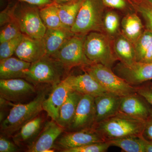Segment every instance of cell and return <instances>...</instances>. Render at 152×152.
Here are the masks:
<instances>
[{
  "label": "cell",
  "mask_w": 152,
  "mask_h": 152,
  "mask_svg": "<svg viewBox=\"0 0 152 152\" xmlns=\"http://www.w3.org/2000/svg\"><path fill=\"white\" fill-rule=\"evenodd\" d=\"M145 122L119 112L94 129L105 141L143 134Z\"/></svg>",
  "instance_id": "6da1fadb"
},
{
  "label": "cell",
  "mask_w": 152,
  "mask_h": 152,
  "mask_svg": "<svg viewBox=\"0 0 152 152\" xmlns=\"http://www.w3.org/2000/svg\"><path fill=\"white\" fill-rule=\"evenodd\" d=\"M46 99L45 92L41 91L33 101L26 104H13L8 115L1 124V131L7 135H12L28 122L37 116L43 110Z\"/></svg>",
  "instance_id": "7a4b0ae2"
},
{
  "label": "cell",
  "mask_w": 152,
  "mask_h": 152,
  "mask_svg": "<svg viewBox=\"0 0 152 152\" xmlns=\"http://www.w3.org/2000/svg\"><path fill=\"white\" fill-rule=\"evenodd\" d=\"M104 6L102 0H83L72 32L82 36L93 31L103 33Z\"/></svg>",
  "instance_id": "3957f363"
},
{
  "label": "cell",
  "mask_w": 152,
  "mask_h": 152,
  "mask_svg": "<svg viewBox=\"0 0 152 152\" xmlns=\"http://www.w3.org/2000/svg\"><path fill=\"white\" fill-rule=\"evenodd\" d=\"M111 39L104 33L99 32H91L87 34L84 42L87 58L92 63L101 64L112 69L118 59Z\"/></svg>",
  "instance_id": "277c9868"
},
{
  "label": "cell",
  "mask_w": 152,
  "mask_h": 152,
  "mask_svg": "<svg viewBox=\"0 0 152 152\" xmlns=\"http://www.w3.org/2000/svg\"><path fill=\"white\" fill-rule=\"evenodd\" d=\"M39 10L37 6L16 1L13 15L23 34L41 39L43 38L47 28L41 19Z\"/></svg>",
  "instance_id": "5b68a950"
},
{
  "label": "cell",
  "mask_w": 152,
  "mask_h": 152,
  "mask_svg": "<svg viewBox=\"0 0 152 152\" xmlns=\"http://www.w3.org/2000/svg\"><path fill=\"white\" fill-rule=\"evenodd\" d=\"M69 72L58 60L46 55L31 63L26 73V78L38 83H50L54 86L61 81Z\"/></svg>",
  "instance_id": "8992f818"
},
{
  "label": "cell",
  "mask_w": 152,
  "mask_h": 152,
  "mask_svg": "<svg viewBox=\"0 0 152 152\" xmlns=\"http://www.w3.org/2000/svg\"><path fill=\"white\" fill-rule=\"evenodd\" d=\"M84 68L108 92L121 97L137 92V87L129 84L112 69L101 64L93 63Z\"/></svg>",
  "instance_id": "52a82bcc"
},
{
  "label": "cell",
  "mask_w": 152,
  "mask_h": 152,
  "mask_svg": "<svg viewBox=\"0 0 152 152\" xmlns=\"http://www.w3.org/2000/svg\"><path fill=\"white\" fill-rule=\"evenodd\" d=\"M86 36L75 35L52 57L59 61L69 71L75 67L84 68L91 64L93 63L87 58L84 50Z\"/></svg>",
  "instance_id": "ba28073f"
},
{
  "label": "cell",
  "mask_w": 152,
  "mask_h": 152,
  "mask_svg": "<svg viewBox=\"0 0 152 152\" xmlns=\"http://www.w3.org/2000/svg\"><path fill=\"white\" fill-rule=\"evenodd\" d=\"M95 97L88 95L82 96L75 115L66 129L69 132L92 129L95 124Z\"/></svg>",
  "instance_id": "9c48e42d"
},
{
  "label": "cell",
  "mask_w": 152,
  "mask_h": 152,
  "mask_svg": "<svg viewBox=\"0 0 152 152\" xmlns=\"http://www.w3.org/2000/svg\"><path fill=\"white\" fill-rule=\"evenodd\" d=\"M114 72L129 84L137 87L152 80V63L135 62L126 65L120 62L114 68Z\"/></svg>",
  "instance_id": "30bf717a"
},
{
  "label": "cell",
  "mask_w": 152,
  "mask_h": 152,
  "mask_svg": "<svg viewBox=\"0 0 152 152\" xmlns=\"http://www.w3.org/2000/svg\"><path fill=\"white\" fill-rule=\"evenodd\" d=\"M106 142L94 128L67 133L58 139L56 144L64 152L89 144Z\"/></svg>",
  "instance_id": "8fae6325"
},
{
  "label": "cell",
  "mask_w": 152,
  "mask_h": 152,
  "mask_svg": "<svg viewBox=\"0 0 152 152\" xmlns=\"http://www.w3.org/2000/svg\"><path fill=\"white\" fill-rule=\"evenodd\" d=\"M145 122L152 114V106L137 92L122 97L119 111Z\"/></svg>",
  "instance_id": "7c38bea8"
},
{
  "label": "cell",
  "mask_w": 152,
  "mask_h": 152,
  "mask_svg": "<svg viewBox=\"0 0 152 152\" xmlns=\"http://www.w3.org/2000/svg\"><path fill=\"white\" fill-rule=\"evenodd\" d=\"M72 91L66 77L57 84L46 98L42 104L43 110L46 112L48 116L56 122L59 117L60 109L64 103L68 95Z\"/></svg>",
  "instance_id": "4fadbf2b"
},
{
  "label": "cell",
  "mask_w": 152,
  "mask_h": 152,
  "mask_svg": "<svg viewBox=\"0 0 152 152\" xmlns=\"http://www.w3.org/2000/svg\"><path fill=\"white\" fill-rule=\"evenodd\" d=\"M35 89L32 85L22 78L0 80L1 98L17 102L32 94Z\"/></svg>",
  "instance_id": "5bb4252c"
},
{
  "label": "cell",
  "mask_w": 152,
  "mask_h": 152,
  "mask_svg": "<svg viewBox=\"0 0 152 152\" xmlns=\"http://www.w3.org/2000/svg\"><path fill=\"white\" fill-rule=\"evenodd\" d=\"M64 129L53 120L48 122L38 137L30 144L27 152H45L53 149L55 141Z\"/></svg>",
  "instance_id": "9a60e30c"
},
{
  "label": "cell",
  "mask_w": 152,
  "mask_h": 152,
  "mask_svg": "<svg viewBox=\"0 0 152 152\" xmlns=\"http://www.w3.org/2000/svg\"><path fill=\"white\" fill-rule=\"evenodd\" d=\"M121 99V97L108 92L95 97V125L118 113Z\"/></svg>",
  "instance_id": "2e32d148"
},
{
  "label": "cell",
  "mask_w": 152,
  "mask_h": 152,
  "mask_svg": "<svg viewBox=\"0 0 152 152\" xmlns=\"http://www.w3.org/2000/svg\"><path fill=\"white\" fill-rule=\"evenodd\" d=\"M66 78L72 91L82 95H90L96 97L107 92L86 71H85L84 73L78 75H69Z\"/></svg>",
  "instance_id": "e0dca14e"
},
{
  "label": "cell",
  "mask_w": 152,
  "mask_h": 152,
  "mask_svg": "<svg viewBox=\"0 0 152 152\" xmlns=\"http://www.w3.org/2000/svg\"><path fill=\"white\" fill-rule=\"evenodd\" d=\"M15 55L19 58L30 63L40 59L46 55L43 38L32 39L24 35Z\"/></svg>",
  "instance_id": "ac0fdd59"
},
{
  "label": "cell",
  "mask_w": 152,
  "mask_h": 152,
  "mask_svg": "<svg viewBox=\"0 0 152 152\" xmlns=\"http://www.w3.org/2000/svg\"><path fill=\"white\" fill-rule=\"evenodd\" d=\"M31 63L18 57H11L0 61V78L3 80L26 78Z\"/></svg>",
  "instance_id": "d6986e66"
},
{
  "label": "cell",
  "mask_w": 152,
  "mask_h": 152,
  "mask_svg": "<svg viewBox=\"0 0 152 152\" xmlns=\"http://www.w3.org/2000/svg\"><path fill=\"white\" fill-rule=\"evenodd\" d=\"M75 35L71 30L65 28H47L43 37L46 55L53 56L62 46Z\"/></svg>",
  "instance_id": "ffe728a7"
},
{
  "label": "cell",
  "mask_w": 152,
  "mask_h": 152,
  "mask_svg": "<svg viewBox=\"0 0 152 152\" xmlns=\"http://www.w3.org/2000/svg\"><path fill=\"white\" fill-rule=\"evenodd\" d=\"M113 47L115 54L121 62L131 65L136 62V54L134 45L122 33L114 38Z\"/></svg>",
  "instance_id": "44dd1931"
},
{
  "label": "cell",
  "mask_w": 152,
  "mask_h": 152,
  "mask_svg": "<svg viewBox=\"0 0 152 152\" xmlns=\"http://www.w3.org/2000/svg\"><path fill=\"white\" fill-rule=\"evenodd\" d=\"M83 95L75 91H72L61 107L59 117L56 122L64 129H67L72 122Z\"/></svg>",
  "instance_id": "7402d4cb"
},
{
  "label": "cell",
  "mask_w": 152,
  "mask_h": 152,
  "mask_svg": "<svg viewBox=\"0 0 152 152\" xmlns=\"http://www.w3.org/2000/svg\"><path fill=\"white\" fill-rule=\"evenodd\" d=\"M42 118L37 116L24 125L13 137L15 144L20 145L32 142V140L38 136L42 129Z\"/></svg>",
  "instance_id": "603a6c76"
},
{
  "label": "cell",
  "mask_w": 152,
  "mask_h": 152,
  "mask_svg": "<svg viewBox=\"0 0 152 152\" xmlns=\"http://www.w3.org/2000/svg\"><path fill=\"white\" fill-rule=\"evenodd\" d=\"M136 54V62L152 63V31H144L140 38L134 44Z\"/></svg>",
  "instance_id": "cb8c5ba5"
},
{
  "label": "cell",
  "mask_w": 152,
  "mask_h": 152,
  "mask_svg": "<svg viewBox=\"0 0 152 152\" xmlns=\"http://www.w3.org/2000/svg\"><path fill=\"white\" fill-rule=\"evenodd\" d=\"M122 34L133 44L144 32L143 26L140 17L136 14H128L121 22Z\"/></svg>",
  "instance_id": "d4e9b609"
},
{
  "label": "cell",
  "mask_w": 152,
  "mask_h": 152,
  "mask_svg": "<svg viewBox=\"0 0 152 152\" xmlns=\"http://www.w3.org/2000/svg\"><path fill=\"white\" fill-rule=\"evenodd\" d=\"M39 13L41 19L47 28H67L62 23L59 15L58 5L56 3L53 2L40 8Z\"/></svg>",
  "instance_id": "484cf974"
},
{
  "label": "cell",
  "mask_w": 152,
  "mask_h": 152,
  "mask_svg": "<svg viewBox=\"0 0 152 152\" xmlns=\"http://www.w3.org/2000/svg\"><path fill=\"white\" fill-rule=\"evenodd\" d=\"M83 1L77 0L66 4H58L60 18L67 28L71 30L73 26Z\"/></svg>",
  "instance_id": "4316f807"
},
{
  "label": "cell",
  "mask_w": 152,
  "mask_h": 152,
  "mask_svg": "<svg viewBox=\"0 0 152 152\" xmlns=\"http://www.w3.org/2000/svg\"><path fill=\"white\" fill-rule=\"evenodd\" d=\"M109 142L111 146L118 147L124 152H145L143 135L115 139Z\"/></svg>",
  "instance_id": "83f0119b"
},
{
  "label": "cell",
  "mask_w": 152,
  "mask_h": 152,
  "mask_svg": "<svg viewBox=\"0 0 152 152\" xmlns=\"http://www.w3.org/2000/svg\"><path fill=\"white\" fill-rule=\"evenodd\" d=\"M120 18L118 14L114 11L107 12L104 15L103 30L104 34L114 39L119 34Z\"/></svg>",
  "instance_id": "f1b7e54d"
},
{
  "label": "cell",
  "mask_w": 152,
  "mask_h": 152,
  "mask_svg": "<svg viewBox=\"0 0 152 152\" xmlns=\"http://www.w3.org/2000/svg\"><path fill=\"white\" fill-rule=\"evenodd\" d=\"M24 34H21L18 37L5 41L0 45V61L12 57L21 42Z\"/></svg>",
  "instance_id": "f546056e"
},
{
  "label": "cell",
  "mask_w": 152,
  "mask_h": 152,
  "mask_svg": "<svg viewBox=\"0 0 152 152\" xmlns=\"http://www.w3.org/2000/svg\"><path fill=\"white\" fill-rule=\"evenodd\" d=\"M0 32V43L9 40L23 34L18 22L14 20L1 27Z\"/></svg>",
  "instance_id": "4dcf8cb0"
},
{
  "label": "cell",
  "mask_w": 152,
  "mask_h": 152,
  "mask_svg": "<svg viewBox=\"0 0 152 152\" xmlns=\"http://www.w3.org/2000/svg\"><path fill=\"white\" fill-rule=\"evenodd\" d=\"M111 146L109 141L95 143L83 146L73 148L64 151V152H105Z\"/></svg>",
  "instance_id": "1f68e13d"
},
{
  "label": "cell",
  "mask_w": 152,
  "mask_h": 152,
  "mask_svg": "<svg viewBox=\"0 0 152 152\" xmlns=\"http://www.w3.org/2000/svg\"><path fill=\"white\" fill-rule=\"evenodd\" d=\"M151 5H140L137 7V10L145 19L148 29L152 31V4Z\"/></svg>",
  "instance_id": "d6a6232c"
},
{
  "label": "cell",
  "mask_w": 152,
  "mask_h": 152,
  "mask_svg": "<svg viewBox=\"0 0 152 152\" xmlns=\"http://www.w3.org/2000/svg\"><path fill=\"white\" fill-rule=\"evenodd\" d=\"M137 87V92L152 106V82H146Z\"/></svg>",
  "instance_id": "836d02e7"
},
{
  "label": "cell",
  "mask_w": 152,
  "mask_h": 152,
  "mask_svg": "<svg viewBox=\"0 0 152 152\" xmlns=\"http://www.w3.org/2000/svg\"><path fill=\"white\" fill-rule=\"evenodd\" d=\"M18 151V148L15 144L6 138H0V152H15Z\"/></svg>",
  "instance_id": "e575fe53"
},
{
  "label": "cell",
  "mask_w": 152,
  "mask_h": 152,
  "mask_svg": "<svg viewBox=\"0 0 152 152\" xmlns=\"http://www.w3.org/2000/svg\"><path fill=\"white\" fill-rule=\"evenodd\" d=\"M104 5L118 10H123L126 7L125 0H102Z\"/></svg>",
  "instance_id": "d590c367"
},
{
  "label": "cell",
  "mask_w": 152,
  "mask_h": 152,
  "mask_svg": "<svg viewBox=\"0 0 152 152\" xmlns=\"http://www.w3.org/2000/svg\"><path fill=\"white\" fill-rule=\"evenodd\" d=\"M142 135L145 138L152 142V114L145 123Z\"/></svg>",
  "instance_id": "8d00e7d4"
},
{
  "label": "cell",
  "mask_w": 152,
  "mask_h": 152,
  "mask_svg": "<svg viewBox=\"0 0 152 152\" xmlns=\"http://www.w3.org/2000/svg\"><path fill=\"white\" fill-rule=\"evenodd\" d=\"M18 1L37 6L39 8L53 3L52 0H16Z\"/></svg>",
  "instance_id": "74e56055"
},
{
  "label": "cell",
  "mask_w": 152,
  "mask_h": 152,
  "mask_svg": "<svg viewBox=\"0 0 152 152\" xmlns=\"http://www.w3.org/2000/svg\"><path fill=\"white\" fill-rule=\"evenodd\" d=\"M143 141L145 152H152V142L145 138L143 136Z\"/></svg>",
  "instance_id": "f35d334b"
},
{
  "label": "cell",
  "mask_w": 152,
  "mask_h": 152,
  "mask_svg": "<svg viewBox=\"0 0 152 152\" xmlns=\"http://www.w3.org/2000/svg\"><path fill=\"white\" fill-rule=\"evenodd\" d=\"M52 1L57 4L64 5L72 2L77 0H52Z\"/></svg>",
  "instance_id": "ab89813d"
},
{
  "label": "cell",
  "mask_w": 152,
  "mask_h": 152,
  "mask_svg": "<svg viewBox=\"0 0 152 152\" xmlns=\"http://www.w3.org/2000/svg\"><path fill=\"white\" fill-rule=\"evenodd\" d=\"M147 1H148L150 4H152V0H147Z\"/></svg>",
  "instance_id": "60d3db41"
}]
</instances>
